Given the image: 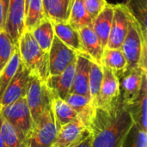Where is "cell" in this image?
Segmentation results:
<instances>
[{
    "instance_id": "7a4b0ae2",
    "label": "cell",
    "mask_w": 147,
    "mask_h": 147,
    "mask_svg": "<svg viewBox=\"0 0 147 147\" xmlns=\"http://www.w3.org/2000/svg\"><path fill=\"white\" fill-rule=\"evenodd\" d=\"M21 62L30 72V75L45 82L50 76L48 53L44 52L38 45L30 31L25 29L17 41Z\"/></svg>"
},
{
    "instance_id": "d4e9b609",
    "label": "cell",
    "mask_w": 147,
    "mask_h": 147,
    "mask_svg": "<svg viewBox=\"0 0 147 147\" xmlns=\"http://www.w3.org/2000/svg\"><path fill=\"white\" fill-rule=\"evenodd\" d=\"M102 66L111 69L116 75L124 72L127 69V60L121 49L105 47L102 59Z\"/></svg>"
},
{
    "instance_id": "f546056e",
    "label": "cell",
    "mask_w": 147,
    "mask_h": 147,
    "mask_svg": "<svg viewBox=\"0 0 147 147\" xmlns=\"http://www.w3.org/2000/svg\"><path fill=\"white\" fill-rule=\"evenodd\" d=\"M0 130L5 147H21L24 143L17 130L3 116H1Z\"/></svg>"
},
{
    "instance_id": "74e56055",
    "label": "cell",
    "mask_w": 147,
    "mask_h": 147,
    "mask_svg": "<svg viewBox=\"0 0 147 147\" xmlns=\"http://www.w3.org/2000/svg\"><path fill=\"white\" fill-rule=\"evenodd\" d=\"M3 28H0V33H1V32H2V31H3Z\"/></svg>"
},
{
    "instance_id": "3957f363",
    "label": "cell",
    "mask_w": 147,
    "mask_h": 147,
    "mask_svg": "<svg viewBox=\"0 0 147 147\" xmlns=\"http://www.w3.org/2000/svg\"><path fill=\"white\" fill-rule=\"evenodd\" d=\"M121 49L127 60L126 71L140 68L147 71V35L143 33L140 25L132 16L129 21L128 30Z\"/></svg>"
},
{
    "instance_id": "ba28073f",
    "label": "cell",
    "mask_w": 147,
    "mask_h": 147,
    "mask_svg": "<svg viewBox=\"0 0 147 147\" xmlns=\"http://www.w3.org/2000/svg\"><path fill=\"white\" fill-rule=\"evenodd\" d=\"M131 15L123 3L114 4V16L106 47L121 48L128 30Z\"/></svg>"
},
{
    "instance_id": "8fae6325",
    "label": "cell",
    "mask_w": 147,
    "mask_h": 147,
    "mask_svg": "<svg viewBox=\"0 0 147 147\" xmlns=\"http://www.w3.org/2000/svg\"><path fill=\"white\" fill-rule=\"evenodd\" d=\"M90 135V132L88 128L79 121H74L58 130L52 147H75Z\"/></svg>"
},
{
    "instance_id": "d6986e66",
    "label": "cell",
    "mask_w": 147,
    "mask_h": 147,
    "mask_svg": "<svg viewBox=\"0 0 147 147\" xmlns=\"http://www.w3.org/2000/svg\"><path fill=\"white\" fill-rule=\"evenodd\" d=\"M114 16V4L107 3L103 9L92 20L91 28L100 40L102 47L105 48L111 29Z\"/></svg>"
},
{
    "instance_id": "277c9868",
    "label": "cell",
    "mask_w": 147,
    "mask_h": 147,
    "mask_svg": "<svg viewBox=\"0 0 147 147\" xmlns=\"http://www.w3.org/2000/svg\"><path fill=\"white\" fill-rule=\"evenodd\" d=\"M0 115L17 130L22 140L25 142L34 128V122L26 97L22 96L16 102L1 107Z\"/></svg>"
},
{
    "instance_id": "7402d4cb",
    "label": "cell",
    "mask_w": 147,
    "mask_h": 147,
    "mask_svg": "<svg viewBox=\"0 0 147 147\" xmlns=\"http://www.w3.org/2000/svg\"><path fill=\"white\" fill-rule=\"evenodd\" d=\"M52 109L58 130L64 125L74 121H78L76 112L65 102L58 96H53L52 101Z\"/></svg>"
},
{
    "instance_id": "5b68a950",
    "label": "cell",
    "mask_w": 147,
    "mask_h": 147,
    "mask_svg": "<svg viewBox=\"0 0 147 147\" xmlns=\"http://www.w3.org/2000/svg\"><path fill=\"white\" fill-rule=\"evenodd\" d=\"M53 96L45 82L35 76H30L25 97L34 125L42 114L51 107Z\"/></svg>"
},
{
    "instance_id": "6da1fadb",
    "label": "cell",
    "mask_w": 147,
    "mask_h": 147,
    "mask_svg": "<svg viewBox=\"0 0 147 147\" xmlns=\"http://www.w3.org/2000/svg\"><path fill=\"white\" fill-rule=\"evenodd\" d=\"M134 121L120 99L109 109L96 108L90 127L91 147H121Z\"/></svg>"
},
{
    "instance_id": "603a6c76",
    "label": "cell",
    "mask_w": 147,
    "mask_h": 147,
    "mask_svg": "<svg viewBox=\"0 0 147 147\" xmlns=\"http://www.w3.org/2000/svg\"><path fill=\"white\" fill-rule=\"evenodd\" d=\"M30 32L40 48L44 52L48 53L54 38V31L52 22L45 17L32 30H30Z\"/></svg>"
},
{
    "instance_id": "83f0119b",
    "label": "cell",
    "mask_w": 147,
    "mask_h": 147,
    "mask_svg": "<svg viewBox=\"0 0 147 147\" xmlns=\"http://www.w3.org/2000/svg\"><path fill=\"white\" fill-rule=\"evenodd\" d=\"M102 80V67L94 62L90 63L89 77V91L90 99L95 108H97L100 88Z\"/></svg>"
},
{
    "instance_id": "52a82bcc",
    "label": "cell",
    "mask_w": 147,
    "mask_h": 147,
    "mask_svg": "<svg viewBox=\"0 0 147 147\" xmlns=\"http://www.w3.org/2000/svg\"><path fill=\"white\" fill-rule=\"evenodd\" d=\"M78 53L69 48L54 35L52 46L48 52L49 74L58 75L65 70L77 59Z\"/></svg>"
},
{
    "instance_id": "8d00e7d4",
    "label": "cell",
    "mask_w": 147,
    "mask_h": 147,
    "mask_svg": "<svg viewBox=\"0 0 147 147\" xmlns=\"http://www.w3.org/2000/svg\"><path fill=\"white\" fill-rule=\"evenodd\" d=\"M21 147H28V145L26 144V142H24V143L22 144V146Z\"/></svg>"
},
{
    "instance_id": "484cf974",
    "label": "cell",
    "mask_w": 147,
    "mask_h": 147,
    "mask_svg": "<svg viewBox=\"0 0 147 147\" xmlns=\"http://www.w3.org/2000/svg\"><path fill=\"white\" fill-rule=\"evenodd\" d=\"M68 23L77 30L85 26H91L92 19L87 12L84 0H73Z\"/></svg>"
},
{
    "instance_id": "4dcf8cb0",
    "label": "cell",
    "mask_w": 147,
    "mask_h": 147,
    "mask_svg": "<svg viewBox=\"0 0 147 147\" xmlns=\"http://www.w3.org/2000/svg\"><path fill=\"white\" fill-rule=\"evenodd\" d=\"M121 147H147V132L134 123L126 135Z\"/></svg>"
},
{
    "instance_id": "f1b7e54d",
    "label": "cell",
    "mask_w": 147,
    "mask_h": 147,
    "mask_svg": "<svg viewBox=\"0 0 147 147\" xmlns=\"http://www.w3.org/2000/svg\"><path fill=\"white\" fill-rule=\"evenodd\" d=\"M125 5L143 33L147 35V0H128Z\"/></svg>"
},
{
    "instance_id": "e575fe53",
    "label": "cell",
    "mask_w": 147,
    "mask_h": 147,
    "mask_svg": "<svg viewBox=\"0 0 147 147\" xmlns=\"http://www.w3.org/2000/svg\"><path fill=\"white\" fill-rule=\"evenodd\" d=\"M75 147H91V137H90V135Z\"/></svg>"
},
{
    "instance_id": "ac0fdd59",
    "label": "cell",
    "mask_w": 147,
    "mask_h": 147,
    "mask_svg": "<svg viewBox=\"0 0 147 147\" xmlns=\"http://www.w3.org/2000/svg\"><path fill=\"white\" fill-rule=\"evenodd\" d=\"M65 102L76 112L78 120L82 123V125L90 130L96 110V108L91 103L90 98L79 94L70 93L66 96Z\"/></svg>"
},
{
    "instance_id": "1f68e13d",
    "label": "cell",
    "mask_w": 147,
    "mask_h": 147,
    "mask_svg": "<svg viewBox=\"0 0 147 147\" xmlns=\"http://www.w3.org/2000/svg\"><path fill=\"white\" fill-rule=\"evenodd\" d=\"M16 47V44H15L9 35L3 30L0 33V71L9 60Z\"/></svg>"
},
{
    "instance_id": "4fadbf2b",
    "label": "cell",
    "mask_w": 147,
    "mask_h": 147,
    "mask_svg": "<svg viewBox=\"0 0 147 147\" xmlns=\"http://www.w3.org/2000/svg\"><path fill=\"white\" fill-rule=\"evenodd\" d=\"M30 76V72L21 62L15 76L0 98V108L16 102L22 96H25Z\"/></svg>"
},
{
    "instance_id": "9c48e42d",
    "label": "cell",
    "mask_w": 147,
    "mask_h": 147,
    "mask_svg": "<svg viewBox=\"0 0 147 147\" xmlns=\"http://www.w3.org/2000/svg\"><path fill=\"white\" fill-rule=\"evenodd\" d=\"M24 1L8 0L3 30L9 35L15 44L25 30L24 27Z\"/></svg>"
},
{
    "instance_id": "e0dca14e",
    "label": "cell",
    "mask_w": 147,
    "mask_h": 147,
    "mask_svg": "<svg viewBox=\"0 0 147 147\" xmlns=\"http://www.w3.org/2000/svg\"><path fill=\"white\" fill-rule=\"evenodd\" d=\"M134 123L147 132V74L143 77L142 85L138 96L130 103L125 104Z\"/></svg>"
},
{
    "instance_id": "d6a6232c",
    "label": "cell",
    "mask_w": 147,
    "mask_h": 147,
    "mask_svg": "<svg viewBox=\"0 0 147 147\" xmlns=\"http://www.w3.org/2000/svg\"><path fill=\"white\" fill-rule=\"evenodd\" d=\"M107 3L106 0H84L85 8L92 20L103 9Z\"/></svg>"
},
{
    "instance_id": "9a60e30c",
    "label": "cell",
    "mask_w": 147,
    "mask_h": 147,
    "mask_svg": "<svg viewBox=\"0 0 147 147\" xmlns=\"http://www.w3.org/2000/svg\"><path fill=\"white\" fill-rule=\"evenodd\" d=\"M76 60L68 65L64 71L58 75H50L46 81L47 88L54 96L65 100L70 94L75 73Z\"/></svg>"
},
{
    "instance_id": "4316f807",
    "label": "cell",
    "mask_w": 147,
    "mask_h": 147,
    "mask_svg": "<svg viewBox=\"0 0 147 147\" xmlns=\"http://www.w3.org/2000/svg\"><path fill=\"white\" fill-rule=\"evenodd\" d=\"M20 63H21V59L16 46L9 60L8 61L4 68L0 71V98L3 94L4 90H6L7 86L12 80L13 77L15 76Z\"/></svg>"
},
{
    "instance_id": "8992f818",
    "label": "cell",
    "mask_w": 147,
    "mask_h": 147,
    "mask_svg": "<svg viewBox=\"0 0 147 147\" xmlns=\"http://www.w3.org/2000/svg\"><path fill=\"white\" fill-rule=\"evenodd\" d=\"M57 133L58 128L51 105L34 125V128L25 142L28 147H52Z\"/></svg>"
},
{
    "instance_id": "44dd1931",
    "label": "cell",
    "mask_w": 147,
    "mask_h": 147,
    "mask_svg": "<svg viewBox=\"0 0 147 147\" xmlns=\"http://www.w3.org/2000/svg\"><path fill=\"white\" fill-rule=\"evenodd\" d=\"M54 35L58 37L69 48L76 53H81V40L78 30L74 28L68 22H52Z\"/></svg>"
},
{
    "instance_id": "cb8c5ba5",
    "label": "cell",
    "mask_w": 147,
    "mask_h": 147,
    "mask_svg": "<svg viewBox=\"0 0 147 147\" xmlns=\"http://www.w3.org/2000/svg\"><path fill=\"white\" fill-rule=\"evenodd\" d=\"M45 18L42 0L24 1V27L25 29L32 30L39 22Z\"/></svg>"
},
{
    "instance_id": "30bf717a",
    "label": "cell",
    "mask_w": 147,
    "mask_h": 147,
    "mask_svg": "<svg viewBox=\"0 0 147 147\" xmlns=\"http://www.w3.org/2000/svg\"><path fill=\"white\" fill-rule=\"evenodd\" d=\"M147 74L141 69H134L130 71H125L124 72L117 75L119 80L120 96L119 99L124 104L133 102L140 94L143 77Z\"/></svg>"
},
{
    "instance_id": "836d02e7",
    "label": "cell",
    "mask_w": 147,
    "mask_h": 147,
    "mask_svg": "<svg viewBox=\"0 0 147 147\" xmlns=\"http://www.w3.org/2000/svg\"><path fill=\"white\" fill-rule=\"evenodd\" d=\"M7 1L8 0H0V28H2L3 29L4 28V23H5Z\"/></svg>"
},
{
    "instance_id": "7c38bea8",
    "label": "cell",
    "mask_w": 147,
    "mask_h": 147,
    "mask_svg": "<svg viewBox=\"0 0 147 147\" xmlns=\"http://www.w3.org/2000/svg\"><path fill=\"white\" fill-rule=\"evenodd\" d=\"M102 67V80L99 92L97 108L108 109L119 100V80L117 75L111 69L106 66Z\"/></svg>"
},
{
    "instance_id": "d590c367",
    "label": "cell",
    "mask_w": 147,
    "mask_h": 147,
    "mask_svg": "<svg viewBox=\"0 0 147 147\" xmlns=\"http://www.w3.org/2000/svg\"><path fill=\"white\" fill-rule=\"evenodd\" d=\"M0 126H1V115H0ZM0 147H5L3 144V140L2 138V134H1V130H0Z\"/></svg>"
},
{
    "instance_id": "5bb4252c",
    "label": "cell",
    "mask_w": 147,
    "mask_h": 147,
    "mask_svg": "<svg viewBox=\"0 0 147 147\" xmlns=\"http://www.w3.org/2000/svg\"><path fill=\"white\" fill-rule=\"evenodd\" d=\"M81 40V53L92 62L102 65L104 47L95 34L91 26L83 27L78 30Z\"/></svg>"
},
{
    "instance_id": "ffe728a7",
    "label": "cell",
    "mask_w": 147,
    "mask_h": 147,
    "mask_svg": "<svg viewBox=\"0 0 147 147\" xmlns=\"http://www.w3.org/2000/svg\"><path fill=\"white\" fill-rule=\"evenodd\" d=\"M73 0H42L45 17L54 22H68Z\"/></svg>"
},
{
    "instance_id": "2e32d148",
    "label": "cell",
    "mask_w": 147,
    "mask_h": 147,
    "mask_svg": "<svg viewBox=\"0 0 147 147\" xmlns=\"http://www.w3.org/2000/svg\"><path fill=\"white\" fill-rule=\"evenodd\" d=\"M90 63L91 60L88 57L82 53H78L76 59L74 78L70 93L79 94L90 98L89 77Z\"/></svg>"
}]
</instances>
